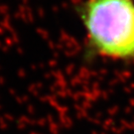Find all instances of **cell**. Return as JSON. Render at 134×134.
Instances as JSON below:
<instances>
[{
    "mask_svg": "<svg viewBox=\"0 0 134 134\" xmlns=\"http://www.w3.org/2000/svg\"><path fill=\"white\" fill-rule=\"evenodd\" d=\"M76 13L86 31L83 61H134V0H83Z\"/></svg>",
    "mask_w": 134,
    "mask_h": 134,
    "instance_id": "cell-1",
    "label": "cell"
}]
</instances>
